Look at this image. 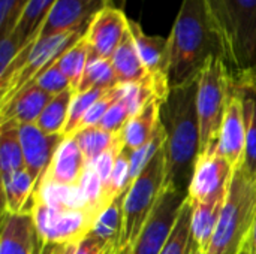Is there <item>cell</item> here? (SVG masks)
<instances>
[{"mask_svg": "<svg viewBox=\"0 0 256 254\" xmlns=\"http://www.w3.org/2000/svg\"><path fill=\"white\" fill-rule=\"evenodd\" d=\"M74 252H75V246H66L62 254H74Z\"/></svg>", "mask_w": 256, "mask_h": 254, "instance_id": "cell-43", "label": "cell"}, {"mask_svg": "<svg viewBox=\"0 0 256 254\" xmlns=\"http://www.w3.org/2000/svg\"><path fill=\"white\" fill-rule=\"evenodd\" d=\"M74 254H120L117 252H108L96 238L92 235H87L81 243L75 246Z\"/></svg>", "mask_w": 256, "mask_h": 254, "instance_id": "cell-39", "label": "cell"}, {"mask_svg": "<svg viewBox=\"0 0 256 254\" xmlns=\"http://www.w3.org/2000/svg\"><path fill=\"white\" fill-rule=\"evenodd\" d=\"M214 55L224 57V52L202 0H183L168 36L166 76L170 88L196 81Z\"/></svg>", "mask_w": 256, "mask_h": 254, "instance_id": "cell-2", "label": "cell"}, {"mask_svg": "<svg viewBox=\"0 0 256 254\" xmlns=\"http://www.w3.org/2000/svg\"><path fill=\"white\" fill-rule=\"evenodd\" d=\"M246 151V123H244V108L242 96L236 87L234 76L230 91V99L220 129L218 154L228 160L234 171L240 169L244 163Z\"/></svg>", "mask_w": 256, "mask_h": 254, "instance_id": "cell-12", "label": "cell"}, {"mask_svg": "<svg viewBox=\"0 0 256 254\" xmlns=\"http://www.w3.org/2000/svg\"><path fill=\"white\" fill-rule=\"evenodd\" d=\"M40 243L32 213H3L0 254H34Z\"/></svg>", "mask_w": 256, "mask_h": 254, "instance_id": "cell-16", "label": "cell"}, {"mask_svg": "<svg viewBox=\"0 0 256 254\" xmlns=\"http://www.w3.org/2000/svg\"><path fill=\"white\" fill-rule=\"evenodd\" d=\"M108 90H88V91H75L69 105L68 123L64 129V136H72L80 129V124L86 112L96 103Z\"/></svg>", "mask_w": 256, "mask_h": 254, "instance_id": "cell-33", "label": "cell"}, {"mask_svg": "<svg viewBox=\"0 0 256 254\" xmlns=\"http://www.w3.org/2000/svg\"><path fill=\"white\" fill-rule=\"evenodd\" d=\"M256 217V184L243 168L232 177L231 189L206 254H240L246 246Z\"/></svg>", "mask_w": 256, "mask_h": 254, "instance_id": "cell-4", "label": "cell"}, {"mask_svg": "<svg viewBox=\"0 0 256 254\" xmlns=\"http://www.w3.org/2000/svg\"><path fill=\"white\" fill-rule=\"evenodd\" d=\"M26 169L20 139V124L15 121L2 123L0 129V172L2 177Z\"/></svg>", "mask_w": 256, "mask_h": 254, "instance_id": "cell-25", "label": "cell"}, {"mask_svg": "<svg viewBox=\"0 0 256 254\" xmlns=\"http://www.w3.org/2000/svg\"><path fill=\"white\" fill-rule=\"evenodd\" d=\"M166 180V159L162 148L150 165L130 184L123 201V234L120 243L122 250H132V246L142 232L150 219L159 196L165 187Z\"/></svg>", "mask_w": 256, "mask_h": 254, "instance_id": "cell-7", "label": "cell"}, {"mask_svg": "<svg viewBox=\"0 0 256 254\" xmlns=\"http://www.w3.org/2000/svg\"><path fill=\"white\" fill-rule=\"evenodd\" d=\"M129 30L134 37L140 58L153 81L156 97L165 100L171 90L166 76L168 39L162 36H152L144 33L140 22L132 19H129Z\"/></svg>", "mask_w": 256, "mask_h": 254, "instance_id": "cell-14", "label": "cell"}, {"mask_svg": "<svg viewBox=\"0 0 256 254\" xmlns=\"http://www.w3.org/2000/svg\"><path fill=\"white\" fill-rule=\"evenodd\" d=\"M111 63L117 76L118 84H130V82H147L152 81L147 69L144 67L140 54L136 51L134 37L130 30L126 33L120 46L116 49L111 57ZM153 82V81H152Z\"/></svg>", "mask_w": 256, "mask_h": 254, "instance_id": "cell-23", "label": "cell"}, {"mask_svg": "<svg viewBox=\"0 0 256 254\" xmlns=\"http://www.w3.org/2000/svg\"><path fill=\"white\" fill-rule=\"evenodd\" d=\"M32 217L44 243L76 246L92 232L98 216L90 210H54L34 202Z\"/></svg>", "mask_w": 256, "mask_h": 254, "instance_id": "cell-8", "label": "cell"}, {"mask_svg": "<svg viewBox=\"0 0 256 254\" xmlns=\"http://www.w3.org/2000/svg\"><path fill=\"white\" fill-rule=\"evenodd\" d=\"M240 254H250V253H249V247H248V243H246V246L243 247V250L240 252Z\"/></svg>", "mask_w": 256, "mask_h": 254, "instance_id": "cell-45", "label": "cell"}, {"mask_svg": "<svg viewBox=\"0 0 256 254\" xmlns=\"http://www.w3.org/2000/svg\"><path fill=\"white\" fill-rule=\"evenodd\" d=\"M190 254H204V253H202V252H201V250L198 249V246L195 244V247H194V250H192V253H190Z\"/></svg>", "mask_w": 256, "mask_h": 254, "instance_id": "cell-44", "label": "cell"}, {"mask_svg": "<svg viewBox=\"0 0 256 254\" xmlns=\"http://www.w3.org/2000/svg\"><path fill=\"white\" fill-rule=\"evenodd\" d=\"M51 99V94L45 93L34 84H30L9 102L2 105V123L15 121L18 124H36Z\"/></svg>", "mask_w": 256, "mask_h": 254, "instance_id": "cell-19", "label": "cell"}, {"mask_svg": "<svg viewBox=\"0 0 256 254\" xmlns=\"http://www.w3.org/2000/svg\"><path fill=\"white\" fill-rule=\"evenodd\" d=\"M27 45H24L14 31L2 34V39H0V75L8 70V67L12 64V61L20 55V52Z\"/></svg>", "mask_w": 256, "mask_h": 254, "instance_id": "cell-38", "label": "cell"}, {"mask_svg": "<svg viewBox=\"0 0 256 254\" xmlns=\"http://www.w3.org/2000/svg\"><path fill=\"white\" fill-rule=\"evenodd\" d=\"M32 84L38 85L40 90H44L45 93L51 96H57L66 90H72L69 79L60 70V67L57 66V61L52 66H50L45 72H42Z\"/></svg>", "mask_w": 256, "mask_h": 254, "instance_id": "cell-35", "label": "cell"}, {"mask_svg": "<svg viewBox=\"0 0 256 254\" xmlns=\"http://www.w3.org/2000/svg\"><path fill=\"white\" fill-rule=\"evenodd\" d=\"M232 85V72L220 55L208 60L198 76L200 156L218 153L220 129Z\"/></svg>", "mask_w": 256, "mask_h": 254, "instance_id": "cell-5", "label": "cell"}, {"mask_svg": "<svg viewBox=\"0 0 256 254\" xmlns=\"http://www.w3.org/2000/svg\"><path fill=\"white\" fill-rule=\"evenodd\" d=\"M87 160L74 136H64L58 145L50 168L39 181H48L60 186L75 187L86 171ZM38 181V183H39ZM36 183V184H38Z\"/></svg>", "mask_w": 256, "mask_h": 254, "instance_id": "cell-17", "label": "cell"}, {"mask_svg": "<svg viewBox=\"0 0 256 254\" xmlns=\"http://www.w3.org/2000/svg\"><path fill=\"white\" fill-rule=\"evenodd\" d=\"M108 6L110 0H57L42 22L36 39L70 30H87L93 18Z\"/></svg>", "mask_w": 256, "mask_h": 254, "instance_id": "cell-11", "label": "cell"}, {"mask_svg": "<svg viewBox=\"0 0 256 254\" xmlns=\"http://www.w3.org/2000/svg\"><path fill=\"white\" fill-rule=\"evenodd\" d=\"M190 217H192V207L186 201L182 207V211L178 214V219L176 222V226L165 243L160 254H190L195 241L192 238V229H190Z\"/></svg>", "mask_w": 256, "mask_h": 254, "instance_id": "cell-30", "label": "cell"}, {"mask_svg": "<svg viewBox=\"0 0 256 254\" xmlns=\"http://www.w3.org/2000/svg\"><path fill=\"white\" fill-rule=\"evenodd\" d=\"M164 145H165V130H164V126L160 123V127H159L158 133L153 136L152 141H148L146 145H142V147H140L136 150H128L129 163H130V178H132V183L150 165V162L164 148Z\"/></svg>", "mask_w": 256, "mask_h": 254, "instance_id": "cell-34", "label": "cell"}, {"mask_svg": "<svg viewBox=\"0 0 256 254\" xmlns=\"http://www.w3.org/2000/svg\"><path fill=\"white\" fill-rule=\"evenodd\" d=\"M116 85H118V81H117L111 60L90 55V60L86 66V70L75 91L110 90Z\"/></svg>", "mask_w": 256, "mask_h": 254, "instance_id": "cell-28", "label": "cell"}, {"mask_svg": "<svg viewBox=\"0 0 256 254\" xmlns=\"http://www.w3.org/2000/svg\"><path fill=\"white\" fill-rule=\"evenodd\" d=\"M130 184H132V178H130L129 154H128V148L123 147V150L117 154L112 174H111L108 186L105 189V202H106V205L114 202L118 196L124 195L128 192V189L130 187Z\"/></svg>", "mask_w": 256, "mask_h": 254, "instance_id": "cell-32", "label": "cell"}, {"mask_svg": "<svg viewBox=\"0 0 256 254\" xmlns=\"http://www.w3.org/2000/svg\"><path fill=\"white\" fill-rule=\"evenodd\" d=\"M72 136L76 139V142H78V145H80V148H81L87 163L94 160L102 153L111 150L118 142H122V136L120 135H112V133L104 130L99 126L81 129V130H78Z\"/></svg>", "mask_w": 256, "mask_h": 254, "instance_id": "cell-29", "label": "cell"}, {"mask_svg": "<svg viewBox=\"0 0 256 254\" xmlns=\"http://www.w3.org/2000/svg\"><path fill=\"white\" fill-rule=\"evenodd\" d=\"M20 139L26 169L38 183L50 168L64 135H46L36 124H20Z\"/></svg>", "mask_w": 256, "mask_h": 254, "instance_id": "cell-15", "label": "cell"}, {"mask_svg": "<svg viewBox=\"0 0 256 254\" xmlns=\"http://www.w3.org/2000/svg\"><path fill=\"white\" fill-rule=\"evenodd\" d=\"M129 118H130V114H129L128 108L120 100L116 99L114 103L106 111L105 117L102 118L99 127H102L104 130H106L112 135H120L123 127L129 121Z\"/></svg>", "mask_w": 256, "mask_h": 254, "instance_id": "cell-36", "label": "cell"}, {"mask_svg": "<svg viewBox=\"0 0 256 254\" xmlns=\"http://www.w3.org/2000/svg\"><path fill=\"white\" fill-rule=\"evenodd\" d=\"M249 72L252 73V76H254V78H255V79H256V66H255V67H254V69H252V70H249Z\"/></svg>", "mask_w": 256, "mask_h": 254, "instance_id": "cell-46", "label": "cell"}, {"mask_svg": "<svg viewBox=\"0 0 256 254\" xmlns=\"http://www.w3.org/2000/svg\"><path fill=\"white\" fill-rule=\"evenodd\" d=\"M225 202H212V204H190L192 217L190 229L192 238L198 249L206 254L210 249L212 240L214 237L220 213Z\"/></svg>", "mask_w": 256, "mask_h": 254, "instance_id": "cell-24", "label": "cell"}, {"mask_svg": "<svg viewBox=\"0 0 256 254\" xmlns=\"http://www.w3.org/2000/svg\"><path fill=\"white\" fill-rule=\"evenodd\" d=\"M57 0H28L15 28L12 30L18 39L27 45L38 37V31L45 21L48 12Z\"/></svg>", "mask_w": 256, "mask_h": 254, "instance_id": "cell-27", "label": "cell"}, {"mask_svg": "<svg viewBox=\"0 0 256 254\" xmlns=\"http://www.w3.org/2000/svg\"><path fill=\"white\" fill-rule=\"evenodd\" d=\"M186 199V195L177 192L171 186H165L150 219L129 254H160Z\"/></svg>", "mask_w": 256, "mask_h": 254, "instance_id": "cell-9", "label": "cell"}, {"mask_svg": "<svg viewBox=\"0 0 256 254\" xmlns=\"http://www.w3.org/2000/svg\"><path fill=\"white\" fill-rule=\"evenodd\" d=\"M66 246H57V244H48V243H40L34 254H62Z\"/></svg>", "mask_w": 256, "mask_h": 254, "instance_id": "cell-40", "label": "cell"}, {"mask_svg": "<svg viewBox=\"0 0 256 254\" xmlns=\"http://www.w3.org/2000/svg\"><path fill=\"white\" fill-rule=\"evenodd\" d=\"M234 172L228 160L218 153L198 156L186 201L189 204L225 202Z\"/></svg>", "mask_w": 256, "mask_h": 254, "instance_id": "cell-10", "label": "cell"}, {"mask_svg": "<svg viewBox=\"0 0 256 254\" xmlns=\"http://www.w3.org/2000/svg\"><path fill=\"white\" fill-rule=\"evenodd\" d=\"M28 0H0V36L12 31Z\"/></svg>", "mask_w": 256, "mask_h": 254, "instance_id": "cell-37", "label": "cell"}, {"mask_svg": "<svg viewBox=\"0 0 256 254\" xmlns=\"http://www.w3.org/2000/svg\"><path fill=\"white\" fill-rule=\"evenodd\" d=\"M232 75L256 66V0H202Z\"/></svg>", "mask_w": 256, "mask_h": 254, "instance_id": "cell-3", "label": "cell"}, {"mask_svg": "<svg viewBox=\"0 0 256 254\" xmlns=\"http://www.w3.org/2000/svg\"><path fill=\"white\" fill-rule=\"evenodd\" d=\"M242 96L246 123V151L243 169L256 184V79L250 72L232 75Z\"/></svg>", "mask_w": 256, "mask_h": 254, "instance_id": "cell-18", "label": "cell"}, {"mask_svg": "<svg viewBox=\"0 0 256 254\" xmlns=\"http://www.w3.org/2000/svg\"><path fill=\"white\" fill-rule=\"evenodd\" d=\"M90 46L86 40V37L82 36L75 45H72L58 60H57V66L60 67V70L66 75V78L69 79L72 90L75 91L81 76L86 70V66L90 60Z\"/></svg>", "mask_w": 256, "mask_h": 254, "instance_id": "cell-31", "label": "cell"}, {"mask_svg": "<svg viewBox=\"0 0 256 254\" xmlns=\"http://www.w3.org/2000/svg\"><path fill=\"white\" fill-rule=\"evenodd\" d=\"M196 94L198 79L171 88L160 105V123L165 130V186H171L186 196L200 156Z\"/></svg>", "mask_w": 256, "mask_h": 254, "instance_id": "cell-1", "label": "cell"}, {"mask_svg": "<svg viewBox=\"0 0 256 254\" xmlns=\"http://www.w3.org/2000/svg\"><path fill=\"white\" fill-rule=\"evenodd\" d=\"M162 102L164 100L154 96L140 112L129 118V121L126 123L120 133L124 148L136 150L153 139V136L158 133L160 127Z\"/></svg>", "mask_w": 256, "mask_h": 254, "instance_id": "cell-20", "label": "cell"}, {"mask_svg": "<svg viewBox=\"0 0 256 254\" xmlns=\"http://www.w3.org/2000/svg\"><path fill=\"white\" fill-rule=\"evenodd\" d=\"M128 31L129 18L124 15V10L108 6L93 18L84 37L93 57L111 60Z\"/></svg>", "mask_w": 256, "mask_h": 254, "instance_id": "cell-13", "label": "cell"}, {"mask_svg": "<svg viewBox=\"0 0 256 254\" xmlns=\"http://www.w3.org/2000/svg\"><path fill=\"white\" fill-rule=\"evenodd\" d=\"M126 195V193H124ZM124 195L118 196L104 211H100L93 223L92 235L108 252L120 253V243L123 234V201Z\"/></svg>", "mask_w": 256, "mask_h": 254, "instance_id": "cell-22", "label": "cell"}, {"mask_svg": "<svg viewBox=\"0 0 256 254\" xmlns=\"http://www.w3.org/2000/svg\"><path fill=\"white\" fill-rule=\"evenodd\" d=\"M84 34L86 30H70L28 42L8 67V70L0 75L2 105L9 102L15 94L30 85Z\"/></svg>", "mask_w": 256, "mask_h": 254, "instance_id": "cell-6", "label": "cell"}, {"mask_svg": "<svg viewBox=\"0 0 256 254\" xmlns=\"http://www.w3.org/2000/svg\"><path fill=\"white\" fill-rule=\"evenodd\" d=\"M126 3H128V0H110V6H112L116 9H120V10H124Z\"/></svg>", "mask_w": 256, "mask_h": 254, "instance_id": "cell-42", "label": "cell"}, {"mask_svg": "<svg viewBox=\"0 0 256 254\" xmlns=\"http://www.w3.org/2000/svg\"><path fill=\"white\" fill-rule=\"evenodd\" d=\"M248 247H249V253L256 254V217L252 231H250V235H249V240H248Z\"/></svg>", "mask_w": 256, "mask_h": 254, "instance_id": "cell-41", "label": "cell"}, {"mask_svg": "<svg viewBox=\"0 0 256 254\" xmlns=\"http://www.w3.org/2000/svg\"><path fill=\"white\" fill-rule=\"evenodd\" d=\"M74 96V90H66L48 102L40 117L36 121V126L46 135H64L69 105Z\"/></svg>", "mask_w": 256, "mask_h": 254, "instance_id": "cell-26", "label": "cell"}, {"mask_svg": "<svg viewBox=\"0 0 256 254\" xmlns=\"http://www.w3.org/2000/svg\"><path fill=\"white\" fill-rule=\"evenodd\" d=\"M34 186L36 180L27 169L2 177L4 211L10 214L32 213Z\"/></svg>", "mask_w": 256, "mask_h": 254, "instance_id": "cell-21", "label": "cell"}]
</instances>
